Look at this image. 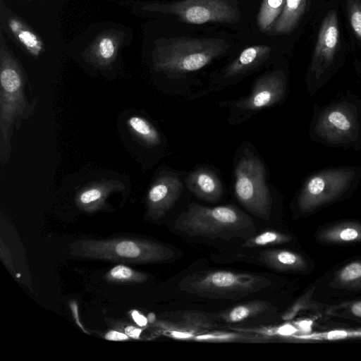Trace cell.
<instances>
[{
  "label": "cell",
  "mask_w": 361,
  "mask_h": 361,
  "mask_svg": "<svg viewBox=\"0 0 361 361\" xmlns=\"http://www.w3.org/2000/svg\"><path fill=\"white\" fill-rule=\"evenodd\" d=\"M221 38L175 37L154 42L152 52L153 68L171 78L184 76L197 71L229 49Z\"/></svg>",
  "instance_id": "1"
},
{
  "label": "cell",
  "mask_w": 361,
  "mask_h": 361,
  "mask_svg": "<svg viewBox=\"0 0 361 361\" xmlns=\"http://www.w3.org/2000/svg\"><path fill=\"white\" fill-rule=\"evenodd\" d=\"M0 137L1 165L6 164L11 153V139L13 128H18L27 119L33 107L25 96L23 70L8 47L4 31L0 30Z\"/></svg>",
  "instance_id": "2"
},
{
  "label": "cell",
  "mask_w": 361,
  "mask_h": 361,
  "mask_svg": "<svg viewBox=\"0 0 361 361\" xmlns=\"http://www.w3.org/2000/svg\"><path fill=\"white\" fill-rule=\"evenodd\" d=\"M310 135L315 142L343 149L361 148V99L347 94L314 106Z\"/></svg>",
  "instance_id": "3"
},
{
  "label": "cell",
  "mask_w": 361,
  "mask_h": 361,
  "mask_svg": "<svg viewBox=\"0 0 361 361\" xmlns=\"http://www.w3.org/2000/svg\"><path fill=\"white\" fill-rule=\"evenodd\" d=\"M174 228L189 236L229 238L255 233L252 219L233 205L205 207L192 202L174 223Z\"/></svg>",
  "instance_id": "4"
},
{
  "label": "cell",
  "mask_w": 361,
  "mask_h": 361,
  "mask_svg": "<svg viewBox=\"0 0 361 361\" xmlns=\"http://www.w3.org/2000/svg\"><path fill=\"white\" fill-rule=\"evenodd\" d=\"M74 257L123 263L149 264L166 262L173 252L157 242L135 238L107 240H78L69 245Z\"/></svg>",
  "instance_id": "5"
},
{
  "label": "cell",
  "mask_w": 361,
  "mask_h": 361,
  "mask_svg": "<svg viewBox=\"0 0 361 361\" xmlns=\"http://www.w3.org/2000/svg\"><path fill=\"white\" fill-rule=\"evenodd\" d=\"M361 169L342 166L324 169L310 175L297 197L300 212L309 213L349 195L359 185Z\"/></svg>",
  "instance_id": "6"
},
{
  "label": "cell",
  "mask_w": 361,
  "mask_h": 361,
  "mask_svg": "<svg viewBox=\"0 0 361 361\" xmlns=\"http://www.w3.org/2000/svg\"><path fill=\"white\" fill-rule=\"evenodd\" d=\"M266 277L226 270L195 274L183 279L181 289L202 298L235 299L268 288Z\"/></svg>",
  "instance_id": "7"
},
{
  "label": "cell",
  "mask_w": 361,
  "mask_h": 361,
  "mask_svg": "<svg viewBox=\"0 0 361 361\" xmlns=\"http://www.w3.org/2000/svg\"><path fill=\"white\" fill-rule=\"evenodd\" d=\"M233 190L238 201L249 212L267 221L271 211V197L261 159L244 148L234 169Z\"/></svg>",
  "instance_id": "8"
},
{
  "label": "cell",
  "mask_w": 361,
  "mask_h": 361,
  "mask_svg": "<svg viewBox=\"0 0 361 361\" xmlns=\"http://www.w3.org/2000/svg\"><path fill=\"white\" fill-rule=\"evenodd\" d=\"M138 6L142 12L173 15L183 22L195 25L208 23L233 24L240 18V11L233 0L149 1Z\"/></svg>",
  "instance_id": "9"
},
{
  "label": "cell",
  "mask_w": 361,
  "mask_h": 361,
  "mask_svg": "<svg viewBox=\"0 0 361 361\" xmlns=\"http://www.w3.org/2000/svg\"><path fill=\"white\" fill-rule=\"evenodd\" d=\"M340 44V30L337 12L330 10L320 25L307 75L310 94H315L328 79Z\"/></svg>",
  "instance_id": "10"
},
{
  "label": "cell",
  "mask_w": 361,
  "mask_h": 361,
  "mask_svg": "<svg viewBox=\"0 0 361 361\" xmlns=\"http://www.w3.org/2000/svg\"><path fill=\"white\" fill-rule=\"evenodd\" d=\"M288 79L283 70H274L260 76L255 82L249 94L230 102L231 112L234 116H246L274 106L286 97Z\"/></svg>",
  "instance_id": "11"
},
{
  "label": "cell",
  "mask_w": 361,
  "mask_h": 361,
  "mask_svg": "<svg viewBox=\"0 0 361 361\" xmlns=\"http://www.w3.org/2000/svg\"><path fill=\"white\" fill-rule=\"evenodd\" d=\"M183 184L178 174L165 171L151 185L147 195L148 215L159 220L172 209L180 196Z\"/></svg>",
  "instance_id": "12"
},
{
  "label": "cell",
  "mask_w": 361,
  "mask_h": 361,
  "mask_svg": "<svg viewBox=\"0 0 361 361\" xmlns=\"http://www.w3.org/2000/svg\"><path fill=\"white\" fill-rule=\"evenodd\" d=\"M126 33L117 29L99 32L82 53L84 60L102 70L110 69L123 47Z\"/></svg>",
  "instance_id": "13"
},
{
  "label": "cell",
  "mask_w": 361,
  "mask_h": 361,
  "mask_svg": "<svg viewBox=\"0 0 361 361\" xmlns=\"http://www.w3.org/2000/svg\"><path fill=\"white\" fill-rule=\"evenodd\" d=\"M0 16L1 28L20 48L35 58L44 51V43L40 35L22 18L7 8L1 1Z\"/></svg>",
  "instance_id": "14"
},
{
  "label": "cell",
  "mask_w": 361,
  "mask_h": 361,
  "mask_svg": "<svg viewBox=\"0 0 361 361\" xmlns=\"http://www.w3.org/2000/svg\"><path fill=\"white\" fill-rule=\"evenodd\" d=\"M269 45H254L244 49L238 57L216 76V83L228 85L239 80L262 66L270 56Z\"/></svg>",
  "instance_id": "15"
},
{
  "label": "cell",
  "mask_w": 361,
  "mask_h": 361,
  "mask_svg": "<svg viewBox=\"0 0 361 361\" xmlns=\"http://www.w3.org/2000/svg\"><path fill=\"white\" fill-rule=\"evenodd\" d=\"M185 185L198 198L216 202L223 195L222 183L216 173L206 167H199L190 173L185 180Z\"/></svg>",
  "instance_id": "16"
},
{
  "label": "cell",
  "mask_w": 361,
  "mask_h": 361,
  "mask_svg": "<svg viewBox=\"0 0 361 361\" xmlns=\"http://www.w3.org/2000/svg\"><path fill=\"white\" fill-rule=\"evenodd\" d=\"M214 327L213 322L200 312L185 313L178 324H169L165 329L176 339H193Z\"/></svg>",
  "instance_id": "17"
},
{
  "label": "cell",
  "mask_w": 361,
  "mask_h": 361,
  "mask_svg": "<svg viewBox=\"0 0 361 361\" xmlns=\"http://www.w3.org/2000/svg\"><path fill=\"white\" fill-rule=\"evenodd\" d=\"M118 188V183L105 181L92 184L83 188L75 197L77 206L87 212L101 209L112 190Z\"/></svg>",
  "instance_id": "18"
},
{
  "label": "cell",
  "mask_w": 361,
  "mask_h": 361,
  "mask_svg": "<svg viewBox=\"0 0 361 361\" xmlns=\"http://www.w3.org/2000/svg\"><path fill=\"white\" fill-rule=\"evenodd\" d=\"M307 0H286L283 9L270 30L269 35H285L292 32L304 15Z\"/></svg>",
  "instance_id": "19"
},
{
  "label": "cell",
  "mask_w": 361,
  "mask_h": 361,
  "mask_svg": "<svg viewBox=\"0 0 361 361\" xmlns=\"http://www.w3.org/2000/svg\"><path fill=\"white\" fill-rule=\"evenodd\" d=\"M259 259L267 267L279 271L302 269L306 263L298 253L286 250H269L259 253Z\"/></svg>",
  "instance_id": "20"
},
{
  "label": "cell",
  "mask_w": 361,
  "mask_h": 361,
  "mask_svg": "<svg viewBox=\"0 0 361 361\" xmlns=\"http://www.w3.org/2000/svg\"><path fill=\"white\" fill-rule=\"evenodd\" d=\"M318 238L330 243H346L361 241V224L340 223L320 231Z\"/></svg>",
  "instance_id": "21"
},
{
  "label": "cell",
  "mask_w": 361,
  "mask_h": 361,
  "mask_svg": "<svg viewBox=\"0 0 361 361\" xmlns=\"http://www.w3.org/2000/svg\"><path fill=\"white\" fill-rule=\"evenodd\" d=\"M270 304L264 300H253L236 305L224 312L221 318L227 323L241 322L267 311Z\"/></svg>",
  "instance_id": "22"
},
{
  "label": "cell",
  "mask_w": 361,
  "mask_h": 361,
  "mask_svg": "<svg viewBox=\"0 0 361 361\" xmlns=\"http://www.w3.org/2000/svg\"><path fill=\"white\" fill-rule=\"evenodd\" d=\"M127 125L135 136L144 144L150 147L160 144L161 136L159 131L143 117L130 116L127 120Z\"/></svg>",
  "instance_id": "23"
},
{
  "label": "cell",
  "mask_w": 361,
  "mask_h": 361,
  "mask_svg": "<svg viewBox=\"0 0 361 361\" xmlns=\"http://www.w3.org/2000/svg\"><path fill=\"white\" fill-rule=\"evenodd\" d=\"M286 0H262L257 14V24L259 30L268 33L281 15Z\"/></svg>",
  "instance_id": "24"
},
{
  "label": "cell",
  "mask_w": 361,
  "mask_h": 361,
  "mask_svg": "<svg viewBox=\"0 0 361 361\" xmlns=\"http://www.w3.org/2000/svg\"><path fill=\"white\" fill-rule=\"evenodd\" d=\"M335 287L361 288V261L352 262L341 268L332 281Z\"/></svg>",
  "instance_id": "25"
},
{
  "label": "cell",
  "mask_w": 361,
  "mask_h": 361,
  "mask_svg": "<svg viewBox=\"0 0 361 361\" xmlns=\"http://www.w3.org/2000/svg\"><path fill=\"white\" fill-rule=\"evenodd\" d=\"M106 281L111 283H143L148 276L134 270L126 265L119 264L111 269L104 276Z\"/></svg>",
  "instance_id": "26"
},
{
  "label": "cell",
  "mask_w": 361,
  "mask_h": 361,
  "mask_svg": "<svg viewBox=\"0 0 361 361\" xmlns=\"http://www.w3.org/2000/svg\"><path fill=\"white\" fill-rule=\"evenodd\" d=\"M291 240V237L286 234L276 231H266L250 237L245 240L243 246L246 247H257L286 243Z\"/></svg>",
  "instance_id": "27"
},
{
  "label": "cell",
  "mask_w": 361,
  "mask_h": 361,
  "mask_svg": "<svg viewBox=\"0 0 361 361\" xmlns=\"http://www.w3.org/2000/svg\"><path fill=\"white\" fill-rule=\"evenodd\" d=\"M346 8L351 28L361 41V0H346Z\"/></svg>",
  "instance_id": "28"
},
{
  "label": "cell",
  "mask_w": 361,
  "mask_h": 361,
  "mask_svg": "<svg viewBox=\"0 0 361 361\" xmlns=\"http://www.w3.org/2000/svg\"><path fill=\"white\" fill-rule=\"evenodd\" d=\"M245 338L238 333L214 332L203 333L196 336L193 340L204 341H234Z\"/></svg>",
  "instance_id": "29"
},
{
  "label": "cell",
  "mask_w": 361,
  "mask_h": 361,
  "mask_svg": "<svg viewBox=\"0 0 361 361\" xmlns=\"http://www.w3.org/2000/svg\"><path fill=\"white\" fill-rule=\"evenodd\" d=\"M104 338L106 340L114 341H128L130 338V337L126 333H123L115 330L108 331L105 334Z\"/></svg>",
  "instance_id": "30"
},
{
  "label": "cell",
  "mask_w": 361,
  "mask_h": 361,
  "mask_svg": "<svg viewBox=\"0 0 361 361\" xmlns=\"http://www.w3.org/2000/svg\"><path fill=\"white\" fill-rule=\"evenodd\" d=\"M277 334L281 336H290L298 331V329L294 326L286 324L277 328Z\"/></svg>",
  "instance_id": "31"
},
{
  "label": "cell",
  "mask_w": 361,
  "mask_h": 361,
  "mask_svg": "<svg viewBox=\"0 0 361 361\" xmlns=\"http://www.w3.org/2000/svg\"><path fill=\"white\" fill-rule=\"evenodd\" d=\"M348 332L343 330H334L328 332L326 338L329 340L343 339L348 337Z\"/></svg>",
  "instance_id": "32"
},
{
  "label": "cell",
  "mask_w": 361,
  "mask_h": 361,
  "mask_svg": "<svg viewBox=\"0 0 361 361\" xmlns=\"http://www.w3.org/2000/svg\"><path fill=\"white\" fill-rule=\"evenodd\" d=\"M131 316L137 326L143 327L147 325V319L144 315L139 313L137 310H133L131 312Z\"/></svg>",
  "instance_id": "33"
},
{
  "label": "cell",
  "mask_w": 361,
  "mask_h": 361,
  "mask_svg": "<svg viewBox=\"0 0 361 361\" xmlns=\"http://www.w3.org/2000/svg\"><path fill=\"white\" fill-rule=\"evenodd\" d=\"M142 332V329L134 326H127L124 329V333H126L131 338H139Z\"/></svg>",
  "instance_id": "34"
},
{
  "label": "cell",
  "mask_w": 361,
  "mask_h": 361,
  "mask_svg": "<svg viewBox=\"0 0 361 361\" xmlns=\"http://www.w3.org/2000/svg\"><path fill=\"white\" fill-rule=\"evenodd\" d=\"M351 312L355 316L361 317V300L353 304Z\"/></svg>",
  "instance_id": "35"
},
{
  "label": "cell",
  "mask_w": 361,
  "mask_h": 361,
  "mask_svg": "<svg viewBox=\"0 0 361 361\" xmlns=\"http://www.w3.org/2000/svg\"><path fill=\"white\" fill-rule=\"evenodd\" d=\"M311 321H301L297 323L298 327L302 331H309L311 327Z\"/></svg>",
  "instance_id": "36"
},
{
  "label": "cell",
  "mask_w": 361,
  "mask_h": 361,
  "mask_svg": "<svg viewBox=\"0 0 361 361\" xmlns=\"http://www.w3.org/2000/svg\"><path fill=\"white\" fill-rule=\"evenodd\" d=\"M25 1H44V0H25Z\"/></svg>",
  "instance_id": "37"
},
{
  "label": "cell",
  "mask_w": 361,
  "mask_h": 361,
  "mask_svg": "<svg viewBox=\"0 0 361 361\" xmlns=\"http://www.w3.org/2000/svg\"><path fill=\"white\" fill-rule=\"evenodd\" d=\"M1 1H6V0H1Z\"/></svg>",
  "instance_id": "38"
}]
</instances>
